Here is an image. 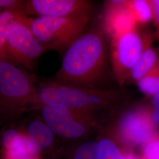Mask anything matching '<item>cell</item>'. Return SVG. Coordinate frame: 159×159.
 <instances>
[{"instance_id":"cell-13","label":"cell","mask_w":159,"mask_h":159,"mask_svg":"<svg viewBox=\"0 0 159 159\" xmlns=\"http://www.w3.org/2000/svg\"><path fill=\"white\" fill-rule=\"evenodd\" d=\"M27 136L41 148H47L53 140V131L48 125L40 121H33L27 127Z\"/></svg>"},{"instance_id":"cell-15","label":"cell","mask_w":159,"mask_h":159,"mask_svg":"<svg viewBox=\"0 0 159 159\" xmlns=\"http://www.w3.org/2000/svg\"><path fill=\"white\" fill-rule=\"evenodd\" d=\"M137 84L139 90L148 96L159 93V63L148 74L140 80Z\"/></svg>"},{"instance_id":"cell-8","label":"cell","mask_w":159,"mask_h":159,"mask_svg":"<svg viewBox=\"0 0 159 159\" xmlns=\"http://www.w3.org/2000/svg\"><path fill=\"white\" fill-rule=\"evenodd\" d=\"M43 106L42 116L53 133L67 138H76L85 133L84 124L75 115L77 110L57 104Z\"/></svg>"},{"instance_id":"cell-1","label":"cell","mask_w":159,"mask_h":159,"mask_svg":"<svg viewBox=\"0 0 159 159\" xmlns=\"http://www.w3.org/2000/svg\"><path fill=\"white\" fill-rule=\"evenodd\" d=\"M110 74L106 35L96 26L74 40L67 48L54 81L64 85L100 89Z\"/></svg>"},{"instance_id":"cell-14","label":"cell","mask_w":159,"mask_h":159,"mask_svg":"<svg viewBox=\"0 0 159 159\" xmlns=\"http://www.w3.org/2000/svg\"><path fill=\"white\" fill-rule=\"evenodd\" d=\"M129 7L137 24H145L153 19L151 0L129 1Z\"/></svg>"},{"instance_id":"cell-12","label":"cell","mask_w":159,"mask_h":159,"mask_svg":"<svg viewBox=\"0 0 159 159\" xmlns=\"http://www.w3.org/2000/svg\"><path fill=\"white\" fill-rule=\"evenodd\" d=\"M26 16L21 12L2 10L0 12V61H7L6 46L7 37L15 23L24 20Z\"/></svg>"},{"instance_id":"cell-6","label":"cell","mask_w":159,"mask_h":159,"mask_svg":"<svg viewBox=\"0 0 159 159\" xmlns=\"http://www.w3.org/2000/svg\"><path fill=\"white\" fill-rule=\"evenodd\" d=\"M29 20L27 17L14 24L7 37L6 54L7 61L33 71L36 60L46 50L29 27Z\"/></svg>"},{"instance_id":"cell-2","label":"cell","mask_w":159,"mask_h":159,"mask_svg":"<svg viewBox=\"0 0 159 159\" xmlns=\"http://www.w3.org/2000/svg\"><path fill=\"white\" fill-rule=\"evenodd\" d=\"M120 93L113 89L81 88L48 81L40 83L38 87L37 103L41 106L57 104L84 110L107 106L119 98Z\"/></svg>"},{"instance_id":"cell-9","label":"cell","mask_w":159,"mask_h":159,"mask_svg":"<svg viewBox=\"0 0 159 159\" xmlns=\"http://www.w3.org/2000/svg\"><path fill=\"white\" fill-rule=\"evenodd\" d=\"M154 125L151 115L142 109H135L121 117L118 129L127 142L136 145L147 142L153 137Z\"/></svg>"},{"instance_id":"cell-10","label":"cell","mask_w":159,"mask_h":159,"mask_svg":"<svg viewBox=\"0 0 159 159\" xmlns=\"http://www.w3.org/2000/svg\"><path fill=\"white\" fill-rule=\"evenodd\" d=\"M102 25L110 40L136 27L137 24L131 11L129 1H107Z\"/></svg>"},{"instance_id":"cell-17","label":"cell","mask_w":159,"mask_h":159,"mask_svg":"<svg viewBox=\"0 0 159 159\" xmlns=\"http://www.w3.org/2000/svg\"><path fill=\"white\" fill-rule=\"evenodd\" d=\"M98 144L101 150V159H126L111 140L104 139Z\"/></svg>"},{"instance_id":"cell-7","label":"cell","mask_w":159,"mask_h":159,"mask_svg":"<svg viewBox=\"0 0 159 159\" xmlns=\"http://www.w3.org/2000/svg\"><path fill=\"white\" fill-rule=\"evenodd\" d=\"M90 1L85 0H27L24 10L26 17H68L90 14Z\"/></svg>"},{"instance_id":"cell-5","label":"cell","mask_w":159,"mask_h":159,"mask_svg":"<svg viewBox=\"0 0 159 159\" xmlns=\"http://www.w3.org/2000/svg\"><path fill=\"white\" fill-rule=\"evenodd\" d=\"M35 80L24 69L8 61H0V98L1 106L18 108L38 102Z\"/></svg>"},{"instance_id":"cell-20","label":"cell","mask_w":159,"mask_h":159,"mask_svg":"<svg viewBox=\"0 0 159 159\" xmlns=\"http://www.w3.org/2000/svg\"><path fill=\"white\" fill-rule=\"evenodd\" d=\"M31 156L28 148L24 143V139L21 144L15 148L9 150L7 153L8 159H29Z\"/></svg>"},{"instance_id":"cell-16","label":"cell","mask_w":159,"mask_h":159,"mask_svg":"<svg viewBox=\"0 0 159 159\" xmlns=\"http://www.w3.org/2000/svg\"><path fill=\"white\" fill-rule=\"evenodd\" d=\"M74 159H101L98 143L91 142L82 144L75 151Z\"/></svg>"},{"instance_id":"cell-11","label":"cell","mask_w":159,"mask_h":159,"mask_svg":"<svg viewBox=\"0 0 159 159\" xmlns=\"http://www.w3.org/2000/svg\"><path fill=\"white\" fill-rule=\"evenodd\" d=\"M159 63L158 54L150 46L143 53L142 57L131 72L127 82L136 83L151 72Z\"/></svg>"},{"instance_id":"cell-4","label":"cell","mask_w":159,"mask_h":159,"mask_svg":"<svg viewBox=\"0 0 159 159\" xmlns=\"http://www.w3.org/2000/svg\"><path fill=\"white\" fill-rule=\"evenodd\" d=\"M110 61L114 77L120 86L127 82L133 68L150 45L151 39L134 29L110 39Z\"/></svg>"},{"instance_id":"cell-26","label":"cell","mask_w":159,"mask_h":159,"mask_svg":"<svg viewBox=\"0 0 159 159\" xmlns=\"http://www.w3.org/2000/svg\"><path fill=\"white\" fill-rule=\"evenodd\" d=\"M29 159H33V157H30V158H29Z\"/></svg>"},{"instance_id":"cell-21","label":"cell","mask_w":159,"mask_h":159,"mask_svg":"<svg viewBox=\"0 0 159 159\" xmlns=\"http://www.w3.org/2000/svg\"><path fill=\"white\" fill-rule=\"evenodd\" d=\"M144 155L148 159H159V141L148 143L144 148Z\"/></svg>"},{"instance_id":"cell-23","label":"cell","mask_w":159,"mask_h":159,"mask_svg":"<svg viewBox=\"0 0 159 159\" xmlns=\"http://www.w3.org/2000/svg\"><path fill=\"white\" fill-rule=\"evenodd\" d=\"M24 143L31 155H36L40 153L41 148L29 137H24Z\"/></svg>"},{"instance_id":"cell-24","label":"cell","mask_w":159,"mask_h":159,"mask_svg":"<svg viewBox=\"0 0 159 159\" xmlns=\"http://www.w3.org/2000/svg\"><path fill=\"white\" fill-rule=\"evenodd\" d=\"M153 12V20L157 29V35H159V0H151Z\"/></svg>"},{"instance_id":"cell-25","label":"cell","mask_w":159,"mask_h":159,"mask_svg":"<svg viewBox=\"0 0 159 159\" xmlns=\"http://www.w3.org/2000/svg\"><path fill=\"white\" fill-rule=\"evenodd\" d=\"M126 159H137V158H136L135 157H134V156H129V157H127V158Z\"/></svg>"},{"instance_id":"cell-19","label":"cell","mask_w":159,"mask_h":159,"mask_svg":"<svg viewBox=\"0 0 159 159\" xmlns=\"http://www.w3.org/2000/svg\"><path fill=\"white\" fill-rule=\"evenodd\" d=\"M26 1L0 0V7L2 10L21 12L24 14Z\"/></svg>"},{"instance_id":"cell-3","label":"cell","mask_w":159,"mask_h":159,"mask_svg":"<svg viewBox=\"0 0 159 159\" xmlns=\"http://www.w3.org/2000/svg\"><path fill=\"white\" fill-rule=\"evenodd\" d=\"M90 14L68 17L30 18L29 25L46 50L68 48L85 31Z\"/></svg>"},{"instance_id":"cell-22","label":"cell","mask_w":159,"mask_h":159,"mask_svg":"<svg viewBox=\"0 0 159 159\" xmlns=\"http://www.w3.org/2000/svg\"><path fill=\"white\" fill-rule=\"evenodd\" d=\"M152 110L150 114L154 125L159 126V93L153 97L152 102Z\"/></svg>"},{"instance_id":"cell-18","label":"cell","mask_w":159,"mask_h":159,"mask_svg":"<svg viewBox=\"0 0 159 159\" xmlns=\"http://www.w3.org/2000/svg\"><path fill=\"white\" fill-rule=\"evenodd\" d=\"M24 137L14 129H8L2 134L1 142L3 146L7 149L11 150L22 144Z\"/></svg>"}]
</instances>
